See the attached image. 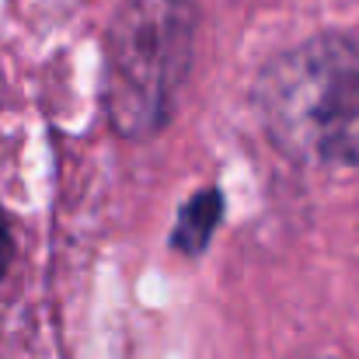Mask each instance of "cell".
Segmentation results:
<instances>
[{
	"label": "cell",
	"instance_id": "1",
	"mask_svg": "<svg viewBox=\"0 0 359 359\" xmlns=\"http://www.w3.org/2000/svg\"><path fill=\"white\" fill-rule=\"evenodd\" d=\"M255 109L269 140L297 164H359V39L325 32L265 63Z\"/></svg>",
	"mask_w": 359,
	"mask_h": 359
},
{
	"label": "cell",
	"instance_id": "2",
	"mask_svg": "<svg viewBox=\"0 0 359 359\" xmlns=\"http://www.w3.org/2000/svg\"><path fill=\"white\" fill-rule=\"evenodd\" d=\"M196 0H122L105 42V112L126 140L161 133L192 67Z\"/></svg>",
	"mask_w": 359,
	"mask_h": 359
},
{
	"label": "cell",
	"instance_id": "3",
	"mask_svg": "<svg viewBox=\"0 0 359 359\" xmlns=\"http://www.w3.org/2000/svg\"><path fill=\"white\" fill-rule=\"evenodd\" d=\"M220 217H224V196L217 189L196 192L182 206V213H178V224H175V234H171L175 251H182V255H203L210 248L213 231L220 227Z\"/></svg>",
	"mask_w": 359,
	"mask_h": 359
},
{
	"label": "cell",
	"instance_id": "4",
	"mask_svg": "<svg viewBox=\"0 0 359 359\" xmlns=\"http://www.w3.org/2000/svg\"><path fill=\"white\" fill-rule=\"evenodd\" d=\"M11 258H14V241H11V224H7V217H4V210H0V279L7 276V269H11Z\"/></svg>",
	"mask_w": 359,
	"mask_h": 359
}]
</instances>
